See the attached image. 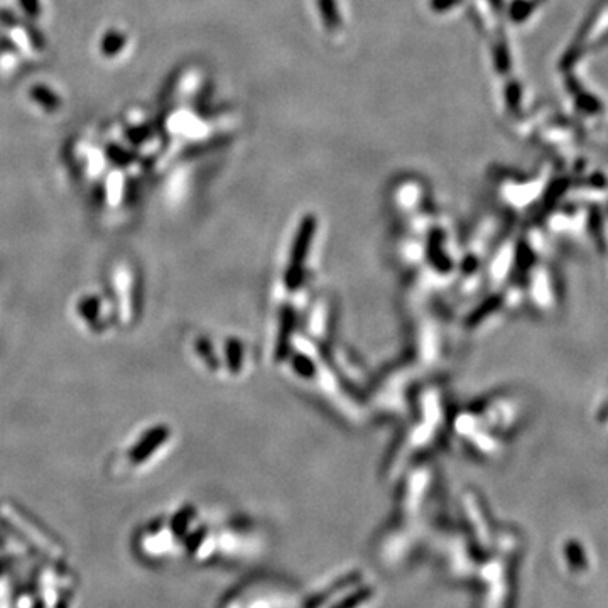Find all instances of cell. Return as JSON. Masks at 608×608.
<instances>
[]
</instances>
